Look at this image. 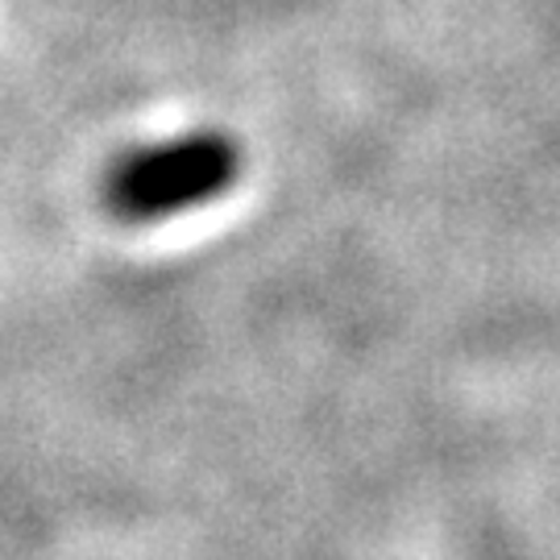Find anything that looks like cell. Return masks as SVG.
Wrapping results in <instances>:
<instances>
[{
  "mask_svg": "<svg viewBox=\"0 0 560 560\" xmlns=\"http://www.w3.org/2000/svg\"><path fill=\"white\" fill-rule=\"evenodd\" d=\"M237 175V141L224 133H187L125 154L104 191L120 221H166L224 196Z\"/></svg>",
  "mask_w": 560,
  "mask_h": 560,
  "instance_id": "obj_1",
  "label": "cell"
}]
</instances>
